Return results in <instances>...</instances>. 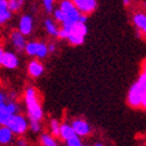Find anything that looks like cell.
Returning <instances> with one entry per match:
<instances>
[{
	"instance_id": "1",
	"label": "cell",
	"mask_w": 146,
	"mask_h": 146,
	"mask_svg": "<svg viewBox=\"0 0 146 146\" xmlns=\"http://www.w3.org/2000/svg\"><path fill=\"white\" fill-rule=\"evenodd\" d=\"M127 104L132 108L146 107V70L141 69L139 77L132 84L127 94Z\"/></svg>"
},
{
	"instance_id": "2",
	"label": "cell",
	"mask_w": 146,
	"mask_h": 146,
	"mask_svg": "<svg viewBox=\"0 0 146 146\" xmlns=\"http://www.w3.org/2000/svg\"><path fill=\"white\" fill-rule=\"evenodd\" d=\"M24 100H25L29 119L42 121L43 116H44V112H43L42 105L38 99V93L33 87H27L26 88L24 93Z\"/></svg>"
},
{
	"instance_id": "3",
	"label": "cell",
	"mask_w": 146,
	"mask_h": 146,
	"mask_svg": "<svg viewBox=\"0 0 146 146\" xmlns=\"http://www.w3.org/2000/svg\"><path fill=\"white\" fill-rule=\"evenodd\" d=\"M62 29L67 32V39L71 45L77 46L81 45L84 42V37L88 29L84 23L76 21V23H69V24H62Z\"/></svg>"
},
{
	"instance_id": "4",
	"label": "cell",
	"mask_w": 146,
	"mask_h": 146,
	"mask_svg": "<svg viewBox=\"0 0 146 146\" xmlns=\"http://www.w3.org/2000/svg\"><path fill=\"white\" fill-rule=\"evenodd\" d=\"M60 10L64 13L65 21L63 24L69 23H76V21H81L82 14L77 11V9L74 6L71 0H61L60 3Z\"/></svg>"
},
{
	"instance_id": "5",
	"label": "cell",
	"mask_w": 146,
	"mask_h": 146,
	"mask_svg": "<svg viewBox=\"0 0 146 146\" xmlns=\"http://www.w3.org/2000/svg\"><path fill=\"white\" fill-rule=\"evenodd\" d=\"M11 129L13 134L17 135H23L26 131L29 129V121L24 115L21 114H14L11 116L9 123L6 125Z\"/></svg>"
},
{
	"instance_id": "6",
	"label": "cell",
	"mask_w": 146,
	"mask_h": 146,
	"mask_svg": "<svg viewBox=\"0 0 146 146\" xmlns=\"http://www.w3.org/2000/svg\"><path fill=\"white\" fill-rule=\"evenodd\" d=\"M74 6L77 9V11L84 14V16H89L98 7V1L96 0H71Z\"/></svg>"
},
{
	"instance_id": "7",
	"label": "cell",
	"mask_w": 146,
	"mask_h": 146,
	"mask_svg": "<svg viewBox=\"0 0 146 146\" xmlns=\"http://www.w3.org/2000/svg\"><path fill=\"white\" fill-rule=\"evenodd\" d=\"M71 127L77 137H87L92 132L90 125L83 119H74L71 121Z\"/></svg>"
},
{
	"instance_id": "8",
	"label": "cell",
	"mask_w": 146,
	"mask_h": 146,
	"mask_svg": "<svg viewBox=\"0 0 146 146\" xmlns=\"http://www.w3.org/2000/svg\"><path fill=\"white\" fill-rule=\"evenodd\" d=\"M33 30V19L31 16L25 14L19 19L18 24V31L23 36H29Z\"/></svg>"
},
{
	"instance_id": "9",
	"label": "cell",
	"mask_w": 146,
	"mask_h": 146,
	"mask_svg": "<svg viewBox=\"0 0 146 146\" xmlns=\"http://www.w3.org/2000/svg\"><path fill=\"white\" fill-rule=\"evenodd\" d=\"M132 21L134 26L137 27V32H140L141 35H145L146 32V16L141 11L135 12L132 16Z\"/></svg>"
},
{
	"instance_id": "10",
	"label": "cell",
	"mask_w": 146,
	"mask_h": 146,
	"mask_svg": "<svg viewBox=\"0 0 146 146\" xmlns=\"http://www.w3.org/2000/svg\"><path fill=\"white\" fill-rule=\"evenodd\" d=\"M18 57L14 52L11 51H5L3 55V60H1V65H4L7 69H16L18 67Z\"/></svg>"
},
{
	"instance_id": "11",
	"label": "cell",
	"mask_w": 146,
	"mask_h": 146,
	"mask_svg": "<svg viewBox=\"0 0 146 146\" xmlns=\"http://www.w3.org/2000/svg\"><path fill=\"white\" fill-rule=\"evenodd\" d=\"M11 43L12 45L14 46V49H16L17 51H24V48H25V44H26V40H25V36L21 35L18 30L16 31H12L11 32Z\"/></svg>"
},
{
	"instance_id": "12",
	"label": "cell",
	"mask_w": 146,
	"mask_h": 146,
	"mask_svg": "<svg viewBox=\"0 0 146 146\" xmlns=\"http://www.w3.org/2000/svg\"><path fill=\"white\" fill-rule=\"evenodd\" d=\"M27 72H29V75L35 78L39 77L43 75V72H44V65L38 60H32L27 65Z\"/></svg>"
},
{
	"instance_id": "13",
	"label": "cell",
	"mask_w": 146,
	"mask_h": 146,
	"mask_svg": "<svg viewBox=\"0 0 146 146\" xmlns=\"http://www.w3.org/2000/svg\"><path fill=\"white\" fill-rule=\"evenodd\" d=\"M12 18V12L9 10L7 0H0V24H6Z\"/></svg>"
},
{
	"instance_id": "14",
	"label": "cell",
	"mask_w": 146,
	"mask_h": 146,
	"mask_svg": "<svg viewBox=\"0 0 146 146\" xmlns=\"http://www.w3.org/2000/svg\"><path fill=\"white\" fill-rule=\"evenodd\" d=\"M76 135L75 132H74V129H72L71 125L70 123H61V126H60V134H58V137H61L62 139L65 141V140H68L69 138L71 137H74Z\"/></svg>"
},
{
	"instance_id": "15",
	"label": "cell",
	"mask_w": 146,
	"mask_h": 146,
	"mask_svg": "<svg viewBox=\"0 0 146 146\" xmlns=\"http://www.w3.org/2000/svg\"><path fill=\"white\" fill-rule=\"evenodd\" d=\"M14 134L11 132V129L7 126H1L0 127V144L1 145H7L13 140Z\"/></svg>"
},
{
	"instance_id": "16",
	"label": "cell",
	"mask_w": 146,
	"mask_h": 146,
	"mask_svg": "<svg viewBox=\"0 0 146 146\" xmlns=\"http://www.w3.org/2000/svg\"><path fill=\"white\" fill-rule=\"evenodd\" d=\"M44 26H45V30L46 32L52 36V37H58V32H60V27L57 25V21H55L54 19H45L44 21Z\"/></svg>"
},
{
	"instance_id": "17",
	"label": "cell",
	"mask_w": 146,
	"mask_h": 146,
	"mask_svg": "<svg viewBox=\"0 0 146 146\" xmlns=\"http://www.w3.org/2000/svg\"><path fill=\"white\" fill-rule=\"evenodd\" d=\"M11 114L6 109V102L0 104V126H6L11 119Z\"/></svg>"
},
{
	"instance_id": "18",
	"label": "cell",
	"mask_w": 146,
	"mask_h": 146,
	"mask_svg": "<svg viewBox=\"0 0 146 146\" xmlns=\"http://www.w3.org/2000/svg\"><path fill=\"white\" fill-rule=\"evenodd\" d=\"M40 144L42 146H58V143L55 139V137L48 133H43L40 135Z\"/></svg>"
},
{
	"instance_id": "19",
	"label": "cell",
	"mask_w": 146,
	"mask_h": 146,
	"mask_svg": "<svg viewBox=\"0 0 146 146\" xmlns=\"http://www.w3.org/2000/svg\"><path fill=\"white\" fill-rule=\"evenodd\" d=\"M25 4V0H7V6H9V10L13 13V12H19L23 6Z\"/></svg>"
},
{
	"instance_id": "20",
	"label": "cell",
	"mask_w": 146,
	"mask_h": 146,
	"mask_svg": "<svg viewBox=\"0 0 146 146\" xmlns=\"http://www.w3.org/2000/svg\"><path fill=\"white\" fill-rule=\"evenodd\" d=\"M49 54V51H48V44H45V43H43V42H38V44H37V50H36V57H38V58H45Z\"/></svg>"
},
{
	"instance_id": "21",
	"label": "cell",
	"mask_w": 146,
	"mask_h": 146,
	"mask_svg": "<svg viewBox=\"0 0 146 146\" xmlns=\"http://www.w3.org/2000/svg\"><path fill=\"white\" fill-rule=\"evenodd\" d=\"M60 126L61 123L57 119H52L50 121V132L52 137H58V134H60Z\"/></svg>"
},
{
	"instance_id": "22",
	"label": "cell",
	"mask_w": 146,
	"mask_h": 146,
	"mask_svg": "<svg viewBox=\"0 0 146 146\" xmlns=\"http://www.w3.org/2000/svg\"><path fill=\"white\" fill-rule=\"evenodd\" d=\"M6 109L11 115H14V114H18L19 106L14 100H10L9 102H6Z\"/></svg>"
},
{
	"instance_id": "23",
	"label": "cell",
	"mask_w": 146,
	"mask_h": 146,
	"mask_svg": "<svg viewBox=\"0 0 146 146\" xmlns=\"http://www.w3.org/2000/svg\"><path fill=\"white\" fill-rule=\"evenodd\" d=\"M29 128H30L33 133H39L42 131V123L37 120H30L29 121Z\"/></svg>"
},
{
	"instance_id": "24",
	"label": "cell",
	"mask_w": 146,
	"mask_h": 146,
	"mask_svg": "<svg viewBox=\"0 0 146 146\" xmlns=\"http://www.w3.org/2000/svg\"><path fill=\"white\" fill-rule=\"evenodd\" d=\"M42 4L48 13H52L55 10V0H42Z\"/></svg>"
},
{
	"instance_id": "25",
	"label": "cell",
	"mask_w": 146,
	"mask_h": 146,
	"mask_svg": "<svg viewBox=\"0 0 146 146\" xmlns=\"http://www.w3.org/2000/svg\"><path fill=\"white\" fill-rule=\"evenodd\" d=\"M52 13H54V20L55 21H58V23H61V24H63L65 21V16H64V13L60 9L54 10Z\"/></svg>"
},
{
	"instance_id": "26",
	"label": "cell",
	"mask_w": 146,
	"mask_h": 146,
	"mask_svg": "<svg viewBox=\"0 0 146 146\" xmlns=\"http://www.w3.org/2000/svg\"><path fill=\"white\" fill-rule=\"evenodd\" d=\"M81 144H82L81 138L77 137V135H74V137L69 138L68 140H65V145L67 146H80Z\"/></svg>"
},
{
	"instance_id": "27",
	"label": "cell",
	"mask_w": 146,
	"mask_h": 146,
	"mask_svg": "<svg viewBox=\"0 0 146 146\" xmlns=\"http://www.w3.org/2000/svg\"><path fill=\"white\" fill-rule=\"evenodd\" d=\"M17 146H27V141L24 139V138H18Z\"/></svg>"
},
{
	"instance_id": "28",
	"label": "cell",
	"mask_w": 146,
	"mask_h": 146,
	"mask_svg": "<svg viewBox=\"0 0 146 146\" xmlns=\"http://www.w3.org/2000/svg\"><path fill=\"white\" fill-rule=\"evenodd\" d=\"M55 50H56V45L54 44V43H50V44H48V51H49V54H52Z\"/></svg>"
},
{
	"instance_id": "29",
	"label": "cell",
	"mask_w": 146,
	"mask_h": 146,
	"mask_svg": "<svg viewBox=\"0 0 146 146\" xmlns=\"http://www.w3.org/2000/svg\"><path fill=\"white\" fill-rule=\"evenodd\" d=\"M3 102H6V95L0 92V104H3Z\"/></svg>"
},
{
	"instance_id": "30",
	"label": "cell",
	"mask_w": 146,
	"mask_h": 146,
	"mask_svg": "<svg viewBox=\"0 0 146 146\" xmlns=\"http://www.w3.org/2000/svg\"><path fill=\"white\" fill-rule=\"evenodd\" d=\"M4 49H3V46H1V44H0V65H1V60H3V55H4Z\"/></svg>"
},
{
	"instance_id": "31",
	"label": "cell",
	"mask_w": 146,
	"mask_h": 146,
	"mask_svg": "<svg viewBox=\"0 0 146 146\" xmlns=\"http://www.w3.org/2000/svg\"><path fill=\"white\" fill-rule=\"evenodd\" d=\"M132 3H133V0H123V5L127 6V7L132 5Z\"/></svg>"
},
{
	"instance_id": "32",
	"label": "cell",
	"mask_w": 146,
	"mask_h": 146,
	"mask_svg": "<svg viewBox=\"0 0 146 146\" xmlns=\"http://www.w3.org/2000/svg\"><path fill=\"white\" fill-rule=\"evenodd\" d=\"M93 146H105V145L102 144V143H95V144H94Z\"/></svg>"
},
{
	"instance_id": "33",
	"label": "cell",
	"mask_w": 146,
	"mask_h": 146,
	"mask_svg": "<svg viewBox=\"0 0 146 146\" xmlns=\"http://www.w3.org/2000/svg\"><path fill=\"white\" fill-rule=\"evenodd\" d=\"M80 146H88V145H84V144H81V145H80Z\"/></svg>"
}]
</instances>
